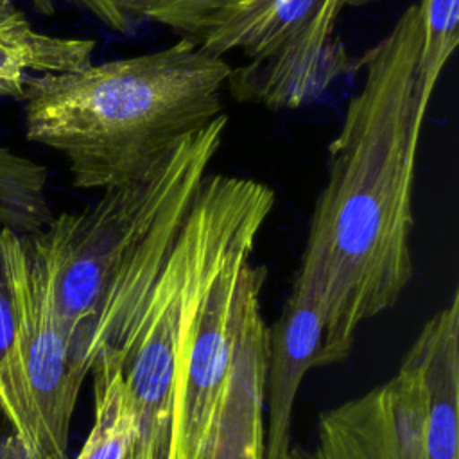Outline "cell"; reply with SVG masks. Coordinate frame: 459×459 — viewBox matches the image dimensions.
I'll use <instances>...</instances> for the list:
<instances>
[{
  "instance_id": "6da1fadb",
  "label": "cell",
  "mask_w": 459,
  "mask_h": 459,
  "mask_svg": "<svg viewBox=\"0 0 459 459\" xmlns=\"http://www.w3.org/2000/svg\"><path fill=\"white\" fill-rule=\"evenodd\" d=\"M421 20L411 4L359 59L360 88L330 143L294 285L323 316L317 366L348 357L359 326L391 308L412 276L409 238L420 133Z\"/></svg>"
},
{
  "instance_id": "7a4b0ae2",
  "label": "cell",
  "mask_w": 459,
  "mask_h": 459,
  "mask_svg": "<svg viewBox=\"0 0 459 459\" xmlns=\"http://www.w3.org/2000/svg\"><path fill=\"white\" fill-rule=\"evenodd\" d=\"M233 66L199 41L32 77L29 142L65 156L75 188L109 190L147 176L185 138L215 120Z\"/></svg>"
},
{
  "instance_id": "3957f363",
  "label": "cell",
  "mask_w": 459,
  "mask_h": 459,
  "mask_svg": "<svg viewBox=\"0 0 459 459\" xmlns=\"http://www.w3.org/2000/svg\"><path fill=\"white\" fill-rule=\"evenodd\" d=\"M195 194L172 203L126 255L90 330V364L100 346L120 364L134 416L127 459H170L181 312L199 228Z\"/></svg>"
},
{
  "instance_id": "277c9868",
  "label": "cell",
  "mask_w": 459,
  "mask_h": 459,
  "mask_svg": "<svg viewBox=\"0 0 459 459\" xmlns=\"http://www.w3.org/2000/svg\"><path fill=\"white\" fill-rule=\"evenodd\" d=\"M226 129L228 115L221 113L147 176L104 190L86 210L63 212L25 235L48 274L57 321L88 364L90 330L117 267L172 203L199 188Z\"/></svg>"
},
{
  "instance_id": "5b68a950",
  "label": "cell",
  "mask_w": 459,
  "mask_h": 459,
  "mask_svg": "<svg viewBox=\"0 0 459 459\" xmlns=\"http://www.w3.org/2000/svg\"><path fill=\"white\" fill-rule=\"evenodd\" d=\"M328 7L330 0H237L197 41L221 57H247L228 82L238 100L298 108L351 66Z\"/></svg>"
},
{
  "instance_id": "8992f818",
  "label": "cell",
  "mask_w": 459,
  "mask_h": 459,
  "mask_svg": "<svg viewBox=\"0 0 459 459\" xmlns=\"http://www.w3.org/2000/svg\"><path fill=\"white\" fill-rule=\"evenodd\" d=\"M20 332L22 371L29 394L30 448L27 459H68V436L90 364L61 328L48 274L25 235L0 226Z\"/></svg>"
},
{
  "instance_id": "52a82bcc",
  "label": "cell",
  "mask_w": 459,
  "mask_h": 459,
  "mask_svg": "<svg viewBox=\"0 0 459 459\" xmlns=\"http://www.w3.org/2000/svg\"><path fill=\"white\" fill-rule=\"evenodd\" d=\"M289 459H427L414 369L402 362L385 384L323 411L312 443L290 446Z\"/></svg>"
},
{
  "instance_id": "ba28073f",
  "label": "cell",
  "mask_w": 459,
  "mask_h": 459,
  "mask_svg": "<svg viewBox=\"0 0 459 459\" xmlns=\"http://www.w3.org/2000/svg\"><path fill=\"white\" fill-rule=\"evenodd\" d=\"M323 316L317 299L294 285L267 335L265 459H289L292 409L305 373L317 366Z\"/></svg>"
},
{
  "instance_id": "9c48e42d",
  "label": "cell",
  "mask_w": 459,
  "mask_h": 459,
  "mask_svg": "<svg viewBox=\"0 0 459 459\" xmlns=\"http://www.w3.org/2000/svg\"><path fill=\"white\" fill-rule=\"evenodd\" d=\"M420 382L427 459H459V292L420 330L403 357Z\"/></svg>"
},
{
  "instance_id": "30bf717a",
  "label": "cell",
  "mask_w": 459,
  "mask_h": 459,
  "mask_svg": "<svg viewBox=\"0 0 459 459\" xmlns=\"http://www.w3.org/2000/svg\"><path fill=\"white\" fill-rule=\"evenodd\" d=\"M269 328L260 294L244 314L240 341L208 459H265L264 387Z\"/></svg>"
},
{
  "instance_id": "8fae6325",
  "label": "cell",
  "mask_w": 459,
  "mask_h": 459,
  "mask_svg": "<svg viewBox=\"0 0 459 459\" xmlns=\"http://www.w3.org/2000/svg\"><path fill=\"white\" fill-rule=\"evenodd\" d=\"M88 38L36 30L16 0H0V97L22 100L32 77L77 70L91 63Z\"/></svg>"
},
{
  "instance_id": "7c38bea8",
  "label": "cell",
  "mask_w": 459,
  "mask_h": 459,
  "mask_svg": "<svg viewBox=\"0 0 459 459\" xmlns=\"http://www.w3.org/2000/svg\"><path fill=\"white\" fill-rule=\"evenodd\" d=\"M90 373H93V425L75 459H127L134 439V416L115 351L100 346Z\"/></svg>"
},
{
  "instance_id": "4fadbf2b",
  "label": "cell",
  "mask_w": 459,
  "mask_h": 459,
  "mask_svg": "<svg viewBox=\"0 0 459 459\" xmlns=\"http://www.w3.org/2000/svg\"><path fill=\"white\" fill-rule=\"evenodd\" d=\"M47 169L0 145V224L22 235L39 231L50 219Z\"/></svg>"
},
{
  "instance_id": "5bb4252c",
  "label": "cell",
  "mask_w": 459,
  "mask_h": 459,
  "mask_svg": "<svg viewBox=\"0 0 459 459\" xmlns=\"http://www.w3.org/2000/svg\"><path fill=\"white\" fill-rule=\"evenodd\" d=\"M2 226V224H0ZM0 414L22 441L25 455L30 448L29 394L20 359L18 316L0 244Z\"/></svg>"
},
{
  "instance_id": "9a60e30c",
  "label": "cell",
  "mask_w": 459,
  "mask_h": 459,
  "mask_svg": "<svg viewBox=\"0 0 459 459\" xmlns=\"http://www.w3.org/2000/svg\"><path fill=\"white\" fill-rule=\"evenodd\" d=\"M421 50L418 61V97L429 109L443 68L459 43V0H420Z\"/></svg>"
},
{
  "instance_id": "2e32d148",
  "label": "cell",
  "mask_w": 459,
  "mask_h": 459,
  "mask_svg": "<svg viewBox=\"0 0 459 459\" xmlns=\"http://www.w3.org/2000/svg\"><path fill=\"white\" fill-rule=\"evenodd\" d=\"M134 20L165 25L183 38L199 39L203 32L237 0H117Z\"/></svg>"
},
{
  "instance_id": "e0dca14e",
  "label": "cell",
  "mask_w": 459,
  "mask_h": 459,
  "mask_svg": "<svg viewBox=\"0 0 459 459\" xmlns=\"http://www.w3.org/2000/svg\"><path fill=\"white\" fill-rule=\"evenodd\" d=\"M30 5L45 16H50L57 9V2H66L86 11L93 16L102 27L117 32V34H129L133 30V20L122 11L117 0H29Z\"/></svg>"
},
{
  "instance_id": "ac0fdd59",
  "label": "cell",
  "mask_w": 459,
  "mask_h": 459,
  "mask_svg": "<svg viewBox=\"0 0 459 459\" xmlns=\"http://www.w3.org/2000/svg\"><path fill=\"white\" fill-rule=\"evenodd\" d=\"M0 459H27L22 441L11 429L9 432L0 430Z\"/></svg>"
},
{
  "instance_id": "d6986e66",
  "label": "cell",
  "mask_w": 459,
  "mask_h": 459,
  "mask_svg": "<svg viewBox=\"0 0 459 459\" xmlns=\"http://www.w3.org/2000/svg\"><path fill=\"white\" fill-rule=\"evenodd\" d=\"M377 0H330V7H328V16L330 20L335 23L337 16L348 9V7H366L369 4H373Z\"/></svg>"
}]
</instances>
